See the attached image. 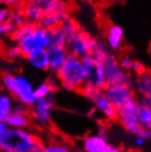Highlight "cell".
Listing matches in <instances>:
<instances>
[{"mask_svg": "<svg viewBox=\"0 0 151 152\" xmlns=\"http://www.w3.org/2000/svg\"><path fill=\"white\" fill-rule=\"evenodd\" d=\"M10 38L13 44L21 49L24 57L34 52L48 50L51 46L49 31L31 23H26V26L17 29Z\"/></svg>", "mask_w": 151, "mask_h": 152, "instance_id": "6da1fadb", "label": "cell"}, {"mask_svg": "<svg viewBox=\"0 0 151 152\" xmlns=\"http://www.w3.org/2000/svg\"><path fill=\"white\" fill-rule=\"evenodd\" d=\"M0 83L6 93L10 94L15 99V102H19L29 107L37 102L34 95L35 87L22 74L6 72L0 77Z\"/></svg>", "mask_w": 151, "mask_h": 152, "instance_id": "7a4b0ae2", "label": "cell"}, {"mask_svg": "<svg viewBox=\"0 0 151 152\" xmlns=\"http://www.w3.org/2000/svg\"><path fill=\"white\" fill-rule=\"evenodd\" d=\"M61 87L67 91H81L86 85V74L83 60L70 55L63 67L55 74Z\"/></svg>", "mask_w": 151, "mask_h": 152, "instance_id": "3957f363", "label": "cell"}, {"mask_svg": "<svg viewBox=\"0 0 151 152\" xmlns=\"http://www.w3.org/2000/svg\"><path fill=\"white\" fill-rule=\"evenodd\" d=\"M41 140L31 129L8 128L0 138V152H31Z\"/></svg>", "mask_w": 151, "mask_h": 152, "instance_id": "277c9868", "label": "cell"}, {"mask_svg": "<svg viewBox=\"0 0 151 152\" xmlns=\"http://www.w3.org/2000/svg\"><path fill=\"white\" fill-rule=\"evenodd\" d=\"M139 103L138 100L132 102L131 104L127 105L122 109L118 110L117 120L120 122V125L125 128L128 132L133 134L135 137L142 138L144 140L151 139V131L144 128L140 125L138 120V109H139Z\"/></svg>", "mask_w": 151, "mask_h": 152, "instance_id": "5b68a950", "label": "cell"}, {"mask_svg": "<svg viewBox=\"0 0 151 152\" xmlns=\"http://www.w3.org/2000/svg\"><path fill=\"white\" fill-rule=\"evenodd\" d=\"M55 102V94L50 96L49 98L37 99V102L30 107V118L32 120V125L41 129L49 128L53 121Z\"/></svg>", "mask_w": 151, "mask_h": 152, "instance_id": "8992f818", "label": "cell"}, {"mask_svg": "<svg viewBox=\"0 0 151 152\" xmlns=\"http://www.w3.org/2000/svg\"><path fill=\"white\" fill-rule=\"evenodd\" d=\"M79 94L85 97V98L91 102L94 109L98 111L99 114H102L105 119L107 120H117L118 118V110L110 104V102L106 98L103 91L94 88L92 86L85 85Z\"/></svg>", "mask_w": 151, "mask_h": 152, "instance_id": "52a82bcc", "label": "cell"}, {"mask_svg": "<svg viewBox=\"0 0 151 152\" xmlns=\"http://www.w3.org/2000/svg\"><path fill=\"white\" fill-rule=\"evenodd\" d=\"M103 93L117 110L137 100L135 89L125 84H107Z\"/></svg>", "mask_w": 151, "mask_h": 152, "instance_id": "ba28073f", "label": "cell"}, {"mask_svg": "<svg viewBox=\"0 0 151 152\" xmlns=\"http://www.w3.org/2000/svg\"><path fill=\"white\" fill-rule=\"evenodd\" d=\"M107 84H125L135 89V78L130 74L125 72L119 65L118 58L110 53L103 61Z\"/></svg>", "mask_w": 151, "mask_h": 152, "instance_id": "9c48e42d", "label": "cell"}, {"mask_svg": "<svg viewBox=\"0 0 151 152\" xmlns=\"http://www.w3.org/2000/svg\"><path fill=\"white\" fill-rule=\"evenodd\" d=\"M83 64L86 74V85L103 91L107 86V80L103 63L89 55L83 60Z\"/></svg>", "mask_w": 151, "mask_h": 152, "instance_id": "30bf717a", "label": "cell"}, {"mask_svg": "<svg viewBox=\"0 0 151 152\" xmlns=\"http://www.w3.org/2000/svg\"><path fill=\"white\" fill-rule=\"evenodd\" d=\"M82 149L84 152H127L124 149L114 147L107 138L96 133H87L82 139Z\"/></svg>", "mask_w": 151, "mask_h": 152, "instance_id": "8fae6325", "label": "cell"}, {"mask_svg": "<svg viewBox=\"0 0 151 152\" xmlns=\"http://www.w3.org/2000/svg\"><path fill=\"white\" fill-rule=\"evenodd\" d=\"M92 38H93V35L85 31H78L76 34L68 39L66 49L68 50L71 55L78 57L81 60H84L85 57L91 55L89 46H91Z\"/></svg>", "mask_w": 151, "mask_h": 152, "instance_id": "7c38bea8", "label": "cell"}, {"mask_svg": "<svg viewBox=\"0 0 151 152\" xmlns=\"http://www.w3.org/2000/svg\"><path fill=\"white\" fill-rule=\"evenodd\" d=\"M49 54V61H50V72L53 74H56L60 71L65 62L67 61L70 57V52L66 49V46H53L51 45L49 49L46 50Z\"/></svg>", "mask_w": 151, "mask_h": 152, "instance_id": "4fadbf2b", "label": "cell"}, {"mask_svg": "<svg viewBox=\"0 0 151 152\" xmlns=\"http://www.w3.org/2000/svg\"><path fill=\"white\" fill-rule=\"evenodd\" d=\"M122 40H124L122 28L115 23H108L105 28V43L109 48V50L118 51L121 48Z\"/></svg>", "mask_w": 151, "mask_h": 152, "instance_id": "5bb4252c", "label": "cell"}, {"mask_svg": "<svg viewBox=\"0 0 151 152\" xmlns=\"http://www.w3.org/2000/svg\"><path fill=\"white\" fill-rule=\"evenodd\" d=\"M22 12L26 19V22L34 24V26H39L42 19L44 18V12L43 9L39 4V0H30V1H26L23 4Z\"/></svg>", "mask_w": 151, "mask_h": 152, "instance_id": "9a60e30c", "label": "cell"}, {"mask_svg": "<svg viewBox=\"0 0 151 152\" xmlns=\"http://www.w3.org/2000/svg\"><path fill=\"white\" fill-rule=\"evenodd\" d=\"M68 18H71V11H60L55 12L52 15H44V18L42 19V21L40 22V27H42L43 29H45L48 31H51L53 29L61 27V24L64 22L65 20H67Z\"/></svg>", "mask_w": 151, "mask_h": 152, "instance_id": "2e32d148", "label": "cell"}, {"mask_svg": "<svg viewBox=\"0 0 151 152\" xmlns=\"http://www.w3.org/2000/svg\"><path fill=\"white\" fill-rule=\"evenodd\" d=\"M26 61L29 63L31 67H33L37 71H50V61H49V54L46 50L43 51H38L34 53L30 54L29 56H26Z\"/></svg>", "mask_w": 151, "mask_h": 152, "instance_id": "e0dca14e", "label": "cell"}, {"mask_svg": "<svg viewBox=\"0 0 151 152\" xmlns=\"http://www.w3.org/2000/svg\"><path fill=\"white\" fill-rule=\"evenodd\" d=\"M135 91L139 93L142 97L151 96V69L136 76L135 78Z\"/></svg>", "mask_w": 151, "mask_h": 152, "instance_id": "ac0fdd59", "label": "cell"}, {"mask_svg": "<svg viewBox=\"0 0 151 152\" xmlns=\"http://www.w3.org/2000/svg\"><path fill=\"white\" fill-rule=\"evenodd\" d=\"M4 122L8 128H11V129H29L32 125L30 116L15 114V113H11L6 118Z\"/></svg>", "mask_w": 151, "mask_h": 152, "instance_id": "d6986e66", "label": "cell"}, {"mask_svg": "<svg viewBox=\"0 0 151 152\" xmlns=\"http://www.w3.org/2000/svg\"><path fill=\"white\" fill-rule=\"evenodd\" d=\"M89 53L92 57H94L95 60L103 63V61L109 55L110 52L109 48L107 46L105 42L93 37L91 41V46H89Z\"/></svg>", "mask_w": 151, "mask_h": 152, "instance_id": "ffe728a7", "label": "cell"}, {"mask_svg": "<svg viewBox=\"0 0 151 152\" xmlns=\"http://www.w3.org/2000/svg\"><path fill=\"white\" fill-rule=\"evenodd\" d=\"M44 15H52L60 11H71V6L62 0H39Z\"/></svg>", "mask_w": 151, "mask_h": 152, "instance_id": "44dd1931", "label": "cell"}, {"mask_svg": "<svg viewBox=\"0 0 151 152\" xmlns=\"http://www.w3.org/2000/svg\"><path fill=\"white\" fill-rule=\"evenodd\" d=\"M15 99L8 93H0V121H4L6 118L12 113Z\"/></svg>", "mask_w": 151, "mask_h": 152, "instance_id": "7402d4cb", "label": "cell"}, {"mask_svg": "<svg viewBox=\"0 0 151 152\" xmlns=\"http://www.w3.org/2000/svg\"><path fill=\"white\" fill-rule=\"evenodd\" d=\"M56 88H54L50 84V82L48 80H44L35 86L34 88V95H35V98L37 99H43V98H49L50 96L54 95L56 93Z\"/></svg>", "mask_w": 151, "mask_h": 152, "instance_id": "603a6c76", "label": "cell"}, {"mask_svg": "<svg viewBox=\"0 0 151 152\" xmlns=\"http://www.w3.org/2000/svg\"><path fill=\"white\" fill-rule=\"evenodd\" d=\"M70 145L64 140L60 139H52L44 143L43 152H71Z\"/></svg>", "mask_w": 151, "mask_h": 152, "instance_id": "cb8c5ba5", "label": "cell"}, {"mask_svg": "<svg viewBox=\"0 0 151 152\" xmlns=\"http://www.w3.org/2000/svg\"><path fill=\"white\" fill-rule=\"evenodd\" d=\"M50 32V40H51V45L53 46H66L67 45L68 37L64 33L60 27L56 29L49 31Z\"/></svg>", "mask_w": 151, "mask_h": 152, "instance_id": "d4e9b609", "label": "cell"}, {"mask_svg": "<svg viewBox=\"0 0 151 152\" xmlns=\"http://www.w3.org/2000/svg\"><path fill=\"white\" fill-rule=\"evenodd\" d=\"M61 29L64 31V33L68 37V39L73 37L74 34H76L78 31H81V27H79L78 22L75 19H73L72 17L68 18L67 20H65L64 22L61 24Z\"/></svg>", "mask_w": 151, "mask_h": 152, "instance_id": "484cf974", "label": "cell"}, {"mask_svg": "<svg viewBox=\"0 0 151 152\" xmlns=\"http://www.w3.org/2000/svg\"><path fill=\"white\" fill-rule=\"evenodd\" d=\"M138 120H139L140 125L142 126L144 128L151 131V111L148 108V106H141V105L139 106V109H138Z\"/></svg>", "mask_w": 151, "mask_h": 152, "instance_id": "4316f807", "label": "cell"}, {"mask_svg": "<svg viewBox=\"0 0 151 152\" xmlns=\"http://www.w3.org/2000/svg\"><path fill=\"white\" fill-rule=\"evenodd\" d=\"M9 22L11 23V26L15 28V30L23 27V26H26V23H28L26 22V17L23 15L22 10H12Z\"/></svg>", "mask_w": 151, "mask_h": 152, "instance_id": "83f0119b", "label": "cell"}, {"mask_svg": "<svg viewBox=\"0 0 151 152\" xmlns=\"http://www.w3.org/2000/svg\"><path fill=\"white\" fill-rule=\"evenodd\" d=\"M118 62H119V65L121 66V69H124L125 72H132V66H133L135 60H132L129 54L121 53L119 58H118Z\"/></svg>", "mask_w": 151, "mask_h": 152, "instance_id": "f1b7e54d", "label": "cell"}, {"mask_svg": "<svg viewBox=\"0 0 151 152\" xmlns=\"http://www.w3.org/2000/svg\"><path fill=\"white\" fill-rule=\"evenodd\" d=\"M4 55L8 58H11V60H15V58L23 56L21 49L15 44H13L12 46H8L7 49H4Z\"/></svg>", "mask_w": 151, "mask_h": 152, "instance_id": "f546056e", "label": "cell"}, {"mask_svg": "<svg viewBox=\"0 0 151 152\" xmlns=\"http://www.w3.org/2000/svg\"><path fill=\"white\" fill-rule=\"evenodd\" d=\"M15 32V29L11 26L10 22L7 23H1L0 24V39L4 38V37H11Z\"/></svg>", "mask_w": 151, "mask_h": 152, "instance_id": "4dcf8cb0", "label": "cell"}, {"mask_svg": "<svg viewBox=\"0 0 151 152\" xmlns=\"http://www.w3.org/2000/svg\"><path fill=\"white\" fill-rule=\"evenodd\" d=\"M12 113L30 116V107L26 106V105H23V104L19 103V102H15V106H13V109H12Z\"/></svg>", "mask_w": 151, "mask_h": 152, "instance_id": "1f68e13d", "label": "cell"}, {"mask_svg": "<svg viewBox=\"0 0 151 152\" xmlns=\"http://www.w3.org/2000/svg\"><path fill=\"white\" fill-rule=\"evenodd\" d=\"M11 9L10 8L4 6L2 8H0V24L1 23H7L9 22L10 15H11Z\"/></svg>", "mask_w": 151, "mask_h": 152, "instance_id": "d6a6232c", "label": "cell"}, {"mask_svg": "<svg viewBox=\"0 0 151 152\" xmlns=\"http://www.w3.org/2000/svg\"><path fill=\"white\" fill-rule=\"evenodd\" d=\"M146 71H147V69H146V66H144V63H141L140 61L135 60V62H133V66H132V72L136 74V76L142 74V73H144Z\"/></svg>", "mask_w": 151, "mask_h": 152, "instance_id": "836d02e7", "label": "cell"}, {"mask_svg": "<svg viewBox=\"0 0 151 152\" xmlns=\"http://www.w3.org/2000/svg\"><path fill=\"white\" fill-rule=\"evenodd\" d=\"M8 130V127L6 125V122L4 121H0V138L2 137L4 134V132Z\"/></svg>", "mask_w": 151, "mask_h": 152, "instance_id": "e575fe53", "label": "cell"}, {"mask_svg": "<svg viewBox=\"0 0 151 152\" xmlns=\"http://www.w3.org/2000/svg\"><path fill=\"white\" fill-rule=\"evenodd\" d=\"M133 143H135L137 147H141V145H144V139L139 138V137H136L135 138V140H133Z\"/></svg>", "mask_w": 151, "mask_h": 152, "instance_id": "d590c367", "label": "cell"}, {"mask_svg": "<svg viewBox=\"0 0 151 152\" xmlns=\"http://www.w3.org/2000/svg\"><path fill=\"white\" fill-rule=\"evenodd\" d=\"M148 108L150 109V111H151V96L150 97H148Z\"/></svg>", "mask_w": 151, "mask_h": 152, "instance_id": "8d00e7d4", "label": "cell"}, {"mask_svg": "<svg viewBox=\"0 0 151 152\" xmlns=\"http://www.w3.org/2000/svg\"><path fill=\"white\" fill-rule=\"evenodd\" d=\"M71 152H74V151H71Z\"/></svg>", "mask_w": 151, "mask_h": 152, "instance_id": "74e56055", "label": "cell"}]
</instances>
